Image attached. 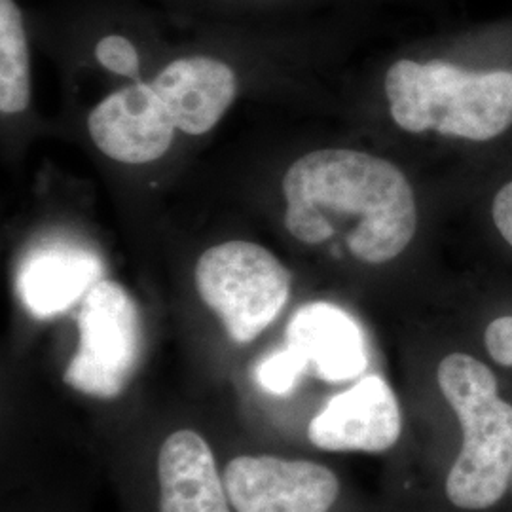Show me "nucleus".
<instances>
[{
	"instance_id": "1",
	"label": "nucleus",
	"mask_w": 512,
	"mask_h": 512,
	"mask_svg": "<svg viewBox=\"0 0 512 512\" xmlns=\"http://www.w3.org/2000/svg\"><path fill=\"white\" fill-rule=\"evenodd\" d=\"M285 226L306 245L342 238L366 264H384L416 236L414 190L397 165L348 148L315 150L283 177Z\"/></svg>"
},
{
	"instance_id": "2",
	"label": "nucleus",
	"mask_w": 512,
	"mask_h": 512,
	"mask_svg": "<svg viewBox=\"0 0 512 512\" xmlns=\"http://www.w3.org/2000/svg\"><path fill=\"white\" fill-rule=\"evenodd\" d=\"M385 95L399 128L490 141L512 124V73H471L448 61L401 59L385 74Z\"/></svg>"
},
{
	"instance_id": "3",
	"label": "nucleus",
	"mask_w": 512,
	"mask_h": 512,
	"mask_svg": "<svg viewBox=\"0 0 512 512\" xmlns=\"http://www.w3.org/2000/svg\"><path fill=\"white\" fill-rule=\"evenodd\" d=\"M437 380L463 429V446L446 478V495L459 509H488L505 495L512 480V404L499 397L494 372L465 353L444 357Z\"/></svg>"
},
{
	"instance_id": "4",
	"label": "nucleus",
	"mask_w": 512,
	"mask_h": 512,
	"mask_svg": "<svg viewBox=\"0 0 512 512\" xmlns=\"http://www.w3.org/2000/svg\"><path fill=\"white\" fill-rule=\"evenodd\" d=\"M196 287L230 338L249 344L285 308L291 274L268 249L249 241H226L200 256Z\"/></svg>"
},
{
	"instance_id": "5",
	"label": "nucleus",
	"mask_w": 512,
	"mask_h": 512,
	"mask_svg": "<svg viewBox=\"0 0 512 512\" xmlns=\"http://www.w3.org/2000/svg\"><path fill=\"white\" fill-rule=\"evenodd\" d=\"M78 334L65 384L105 401L122 395L143 353V323L135 300L120 283L101 279L84 296Z\"/></svg>"
},
{
	"instance_id": "6",
	"label": "nucleus",
	"mask_w": 512,
	"mask_h": 512,
	"mask_svg": "<svg viewBox=\"0 0 512 512\" xmlns=\"http://www.w3.org/2000/svg\"><path fill=\"white\" fill-rule=\"evenodd\" d=\"M236 512H329L340 482L325 465L275 456H238L224 469Z\"/></svg>"
},
{
	"instance_id": "7",
	"label": "nucleus",
	"mask_w": 512,
	"mask_h": 512,
	"mask_svg": "<svg viewBox=\"0 0 512 512\" xmlns=\"http://www.w3.org/2000/svg\"><path fill=\"white\" fill-rule=\"evenodd\" d=\"M403 418L393 389L370 374L334 395L310 421L311 444L329 452H385L401 437Z\"/></svg>"
},
{
	"instance_id": "8",
	"label": "nucleus",
	"mask_w": 512,
	"mask_h": 512,
	"mask_svg": "<svg viewBox=\"0 0 512 512\" xmlns=\"http://www.w3.org/2000/svg\"><path fill=\"white\" fill-rule=\"evenodd\" d=\"M175 122L152 84L110 93L88 116L95 147L120 164H150L160 160L175 137Z\"/></svg>"
},
{
	"instance_id": "9",
	"label": "nucleus",
	"mask_w": 512,
	"mask_h": 512,
	"mask_svg": "<svg viewBox=\"0 0 512 512\" xmlns=\"http://www.w3.org/2000/svg\"><path fill=\"white\" fill-rule=\"evenodd\" d=\"M285 346L329 384L349 382L368 366L363 330L348 311L329 302L296 311L285 330Z\"/></svg>"
},
{
	"instance_id": "10",
	"label": "nucleus",
	"mask_w": 512,
	"mask_h": 512,
	"mask_svg": "<svg viewBox=\"0 0 512 512\" xmlns=\"http://www.w3.org/2000/svg\"><path fill=\"white\" fill-rule=\"evenodd\" d=\"M186 135H203L215 128L238 93V78L230 65L209 55H190L169 63L152 82Z\"/></svg>"
},
{
	"instance_id": "11",
	"label": "nucleus",
	"mask_w": 512,
	"mask_h": 512,
	"mask_svg": "<svg viewBox=\"0 0 512 512\" xmlns=\"http://www.w3.org/2000/svg\"><path fill=\"white\" fill-rule=\"evenodd\" d=\"M103 274L99 256L67 243H52L27 256L18 275V291L23 306L38 317L48 319L69 310L90 293Z\"/></svg>"
},
{
	"instance_id": "12",
	"label": "nucleus",
	"mask_w": 512,
	"mask_h": 512,
	"mask_svg": "<svg viewBox=\"0 0 512 512\" xmlns=\"http://www.w3.org/2000/svg\"><path fill=\"white\" fill-rule=\"evenodd\" d=\"M160 512H232L209 444L194 431L165 439L158 456Z\"/></svg>"
},
{
	"instance_id": "13",
	"label": "nucleus",
	"mask_w": 512,
	"mask_h": 512,
	"mask_svg": "<svg viewBox=\"0 0 512 512\" xmlns=\"http://www.w3.org/2000/svg\"><path fill=\"white\" fill-rule=\"evenodd\" d=\"M31 103V63L23 14L16 0H0V112L19 114Z\"/></svg>"
},
{
	"instance_id": "14",
	"label": "nucleus",
	"mask_w": 512,
	"mask_h": 512,
	"mask_svg": "<svg viewBox=\"0 0 512 512\" xmlns=\"http://www.w3.org/2000/svg\"><path fill=\"white\" fill-rule=\"evenodd\" d=\"M308 365L289 348L264 357L255 368L256 384L270 395H289L306 374Z\"/></svg>"
},
{
	"instance_id": "15",
	"label": "nucleus",
	"mask_w": 512,
	"mask_h": 512,
	"mask_svg": "<svg viewBox=\"0 0 512 512\" xmlns=\"http://www.w3.org/2000/svg\"><path fill=\"white\" fill-rule=\"evenodd\" d=\"M95 57L105 69H109L110 73L128 78H137L139 74V52L133 46V42L122 35L101 38L95 46Z\"/></svg>"
},
{
	"instance_id": "16",
	"label": "nucleus",
	"mask_w": 512,
	"mask_h": 512,
	"mask_svg": "<svg viewBox=\"0 0 512 512\" xmlns=\"http://www.w3.org/2000/svg\"><path fill=\"white\" fill-rule=\"evenodd\" d=\"M484 342L495 363L512 366V315L492 321L484 334Z\"/></svg>"
},
{
	"instance_id": "17",
	"label": "nucleus",
	"mask_w": 512,
	"mask_h": 512,
	"mask_svg": "<svg viewBox=\"0 0 512 512\" xmlns=\"http://www.w3.org/2000/svg\"><path fill=\"white\" fill-rule=\"evenodd\" d=\"M492 215L499 234L512 247V181L497 192L492 205Z\"/></svg>"
}]
</instances>
